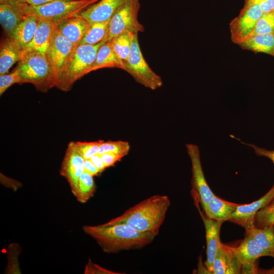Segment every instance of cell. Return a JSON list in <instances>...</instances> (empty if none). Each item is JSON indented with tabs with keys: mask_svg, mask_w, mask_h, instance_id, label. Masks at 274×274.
I'll return each mask as SVG.
<instances>
[{
	"mask_svg": "<svg viewBox=\"0 0 274 274\" xmlns=\"http://www.w3.org/2000/svg\"><path fill=\"white\" fill-rule=\"evenodd\" d=\"M83 229L107 253L142 249L151 244L156 236L150 232L138 231L125 224L110 221L98 225H85Z\"/></svg>",
	"mask_w": 274,
	"mask_h": 274,
	"instance_id": "cell-1",
	"label": "cell"
},
{
	"mask_svg": "<svg viewBox=\"0 0 274 274\" xmlns=\"http://www.w3.org/2000/svg\"><path fill=\"white\" fill-rule=\"evenodd\" d=\"M170 205L167 196L154 195L130 207L110 221L125 224L138 231L150 232L156 236Z\"/></svg>",
	"mask_w": 274,
	"mask_h": 274,
	"instance_id": "cell-2",
	"label": "cell"
},
{
	"mask_svg": "<svg viewBox=\"0 0 274 274\" xmlns=\"http://www.w3.org/2000/svg\"><path fill=\"white\" fill-rule=\"evenodd\" d=\"M17 67L20 84H32L42 92L55 87L56 76L46 54L35 50H23Z\"/></svg>",
	"mask_w": 274,
	"mask_h": 274,
	"instance_id": "cell-3",
	"label": "cell"
},
{
	"mask_svg": "<svg viewBox=\"0 0 274 274\" xmlns=\"http://www.w3.org/2000/svg\"><path fill=\"white\" fill-rule=\"evenodd\" d=\"M105 43L103 41L96 45L77 46L58 75L55 87L63 91H68L78 80L90 73L98 49Z\"/></svg>",
	"mask_w": 274,
	"mask_h": 274,
	"instance_id": "cell-4",
	"label": "cell"
},
{
	"mask_svg": "<svg viewBox=\"0 0 274 274\" xmlns=\"http://www.w3.org/2000/svg\"><path fill=\"white\" fill-rule=\"evenodd\" d=\"M99 0H73L59 1L38 6L25 3V15H34L40 18L49 20L56 25L60 22L78 15L87 8Z\"/></svg>",
	"mask_w": 274,
	"mask_h": 274,
	"instance_id": "cell-5",
	"label": "cell"
},
{
	"mask_svg": "<svg viewBox=\"0 0 274 274\" xmlns=\"http://www.w3.org/2000/svg\"><path fill=\"white\" fill-rule=\"evenodd\" d=\"M138 33L134 35L131 48L123 70L129 73L134 80L146 88L156 90L163 85L161 78L149 66L141 50Z\"/></svg>",
	"mask_w": 274,
	"mask_h": 274,
	"instance_id": "cell-6",
	"label": "cell"
},
{
	"mask_svg": "<svg viewBox=\"0 0 274 274\" xmlns=\"http://www.w3.org/2000/svg\"><path fill=\"white\" fill-rule=\"evenodd\" d=\"M140 7V0H126L110 19L109 30L104 41H110L125 31L134 33L143 32L145 28L138 20Z\"/></svg>",
	"mask_w": 274,
	"mask_h": 274,
	"instance_id": "cell-7",
	"label": "cell"
},
{
	"mask_svg": "<svg viewBox=\"0 0 274 274\" xmlns=\"http://www.w3.org/2000/svg\"><path fill=\"white\" fill-rule=\"evenodd\" d=\"M186 147L191 162L192 186L194 198L202 209L216 195L212 192L206 180L202 170L199 147L193 144H187Z\"/></svg>",
	"mask_w": 274,
	"mask_h": 274,
	"instance_id": "cell-8",
	"label": "cell"
},
{
	"mask_svg": "<svg viewBox=\"0 0 274 274\" xmlns=\"http://www.w3.org/2000/svg\"><path fill=\"white\" fill-rule=\"evenodd\" d=\"M262 12L256 4H245L238 15L230 23L232 41L237 44L251 33Z\"/></svg>",
	"mask_w": 274,
	"mask_h": 274,
	"instance_id": "cell-9",
	"label": "cell"
},
{
	"mask_svg": "<svg viewBox=\"0 0 274 274\" xmlns=\"http://www.w3.org/2000/svg\"><path fill=\"white\" fill-rule=\"evenodd\" d=\"M232 248L242 264V273H256V261L261 257L274 258L273 253L263 249L251 235L247 234L238 246Z\"/></svg>",
	"mask_w": 274,
	"mask_h": 274,
	"instance_id": "cell-10",
	"label": "cell"
},
{
	"mask_svg": "<svg viewBox=\"0 0 274 274\" xmlns=\"http://www.w3.org/2000/svg\"><path fill=\"white\" fill-rule=\"evenodd\" d=\"M85 159L76 149L74 142H70L63 159L60 175L68 183L72 193H76L79 178L84 172Z\"/></svg>",
	"mask_w": 274,
	"mask_h": 274,
	"instance_id": "cell-11",
	"label": "cell"
},
{
	"mask_svg": "<svg viewBox=\"0 0 274 274\" xmlns=\"http://www.w3.org/2000/svg\"><path fill=\"white\" fill-rule=\"evenodd\" d=\"M76 47L58 30L57 27L46 55L56 76L63 69L66 61Z\"/></svg>",
	"mask_w": 274,
	"mask_h": 274,
	"instance_id": "cell-12",
	"label": "cell"
},
{
	"mask_svg": "<svg viewBox=\"0 0 274 274\" xmlns=\"http://www.w3.org/2000/svg\"><path fill=\"white\" fill-rule=\"evenodd\" d=\"M274 197V186L262 197L249 204H238L228 221L234 222L245 229L254 227L257 213Z\"/></svg>",
	"mask_w": 274,
	"mask_h": 274,
	"instance_id": "cell-13",
	"label": "cell"
},
{
	"mask_svg": "<svg viewBox=\"0 0 274 274\" xmlns=\"http://www.w3.org/2000/svg\"><path fill=\"white\" fill-rule=\"evenodd\" d=\"M17 0H7L0 4V22L8 38L14 39L15 31L25 16L23 6Z\"/></svg>",
	"mask_w": 274,
	"mask_h": 274,
	"instance_id": "cell-14",
	"label": "cell"
},
{
	"mask_svg": "<svg viewBox=\"0 0 274 274\" xmlns=\"http://www.w3.org/2000/svg\"><path fill=\"white\" fill-rule=\"evenodd\" d=\"M197 207L206 230L207 259L204 264L206 268L210 273H212L213 261L222 244L220 239V230L223 223L208 218L197 206Z\"/></svg>",
	"mask_w": 274,
	"mask_h": 274,
	"instance_id": "cell-15",
	"label": "cell"
},
{
	"mask_svg": "<svg viewBox=\"0 0 274 274\" xmlns=\"http://www.w3.org/2000/svg\"><path fill=\"white\" fill-rule=\"evenodd\" d=\"M126 0H99L81 12L79 16L90 23L110 20Z\"/></svg>",
	"mask_w": 274,
	"mask_h": 274,
	"instance_id": "cell-16",
	"label": "cell"
},
{
	"mask_svg": "<svg viewBox=\"0 0 274 274\" xmlns=\"http://www.w3.org/2000/svg\"><path fill=\"white\" fill-rule=\"evenodd\" d=\"M242 264L232 247L221 244L213 263L212 273H241Z\"/></svg>",
	"mask_w": 274,
	"mask_h": 274,
	"instance_id": "cell-17",
	"label": "cell"
},
{
	"mask_svg": "<svg viewBox=\"0 0 274 274\" xmlns=\"http://www.w3.org/2000/svg\"><path fill=\"white\" fill-rule=\"evenodd\" d=\"M90 23L79 15L66 19L56 25V27L64 37L78 46Z\"/></svg>",
	"mask_w": 274,
	"mask_h": 274,
	"instance_id": "cell-18",
	"label": "cell"
},
{
	"mask_svg": "<svg viewBox=\"0 0 274 274\" xmlns=\"http://www.w3.org/2000/svg\"><path fill=\"white\" fill-rule=\"evenodd\" d=\"M56 28V24L53 21L40 18L32 41L23 50H35L46 54Z\"/></svg>",
	"mask_w": 274,
	"mask_h": 274,
	"instance_id": "cell-19",
	"label": "cell"
},
{
	"mask_svg": "<svg viewBox=\"0 0 274 274\" xmlns=\"http://www.w3.org/2000/svg\"><path fill=\"white\" fill-rule=\"evenodd\" d=\"M238 204L224 200L215 195L203 210L208 218L223 223L229 220Z\"/></svg>",
	"mask_w": 274,
	"mask_h": 274,
	"instance_id": "cell-20",
	"label": "cell"
},
{
	"mask_svg": "<svg viewBox=\"0 0 274 274\" xmlns=\"http://www.w3.org/2000/svg\"><path fill=\"white\" fill-rule=\"evenodd\" d=\"M23 49L14 40L7 38L1 44L0 75L7 74L22 55Z\"/></svg>",
	"mask_w": 274,
	"mask_h": 274,
	"instance_id": "cell-21",
	"label": "cell"
},
{
	"mask_svg": "<svg viewBox=\"0 0 274 274\" xmlns=\"http://www.w3.org/2000/svg\"><path fill=\"white\" fill-rule=\"evenodd\" d=\"M242 48L274 56V33L248 37L237 43Z\"/></svg>",
	"mask_w": 274,
	"mask_h": 274,
	"instance_id": "cell-22",
	"label": "cell"
},
{
	"mask_svg": "<svg viewBox=\"0 0 274 274\" xmlns=\"http://www.w3.org/2000/svg\"><path fill=\"white\" fill-rule=\"evenodd\" d=\"M108 67L124 69V63L116 55L110 41L101 45L98 49L95 60L90 72Z\"/></svg>",
	"mask_w": 274,
	"mask_h": 274,
	"instance_id": "cell-23",
	"label": "cell"
},
{
	"mask_svg": "<svg viewBox=\"0 0 274 274\" xmlns=\"http://www.w3.org/2000/svg\"><path fill=\"white\" fill-rule=\"evenodd\" d=\"M40 17L34 15H25L18 25L14 36L23 49L32 41L40 21Z\"/></svg>",
	"mask_w": 274,
	"mask_h": 274,
	"instance_id": "cell-24",
	"label": "cell"
},
{
	"mask_svg": "<svg viewBox=\"0 0 274 274\" xmlns=\"http://www.w3.org/2000/svg\"><path fill=\"white\" fill-rule=\"evenodd\" d=\"M246 230V234L251 235L263 249L274 254V226L262 228L256 227Z\"/></svg>",
	"mask_w": 274,
	"mask_h": 274,
	"instance_id": "cell-25",
	"label": "cell"
},
{
	"mask_svg": "<svg viewBox=\"0 0 274 274\" xmlns=\"http://www.w3.org/2000/svg\"><path fill=\"white\" fill-rule=\"evenodd\" d=\"M135 33L125 31L114 37L110 42L118 57L124 63L129 55Z\"/></svg>",
	"mask_w": 274,
	"mask_h": 274,
	"instance_id": "cell-26",
	"label": "cell"
},
{
	"mask_svg": "<svg viewBox=\"0 0 274 274\" xmlns=\"http://www.w3.org/2000/svg\"><path fill=\"white\" fill-rule=\"evenodd\" d=\"M110 20L90 23L81 41L80 45H96L106 38L109 27Z\"/></svg>",
	"mask_w": 274,
	"mask_h": 274,
	"instance_id": "cell-27",
	"label": "cell"
},
{
	"mask_svg": "<svg viewBox=\"0 0 274 274\" xmlns=\"http://www.w3.org/2000/svg\"><path fill=\"white\" fill-rule=\"evenodd\" d=\"M93 177L84 171L79 178L77 190L74 195L80 203H86L95 192L96 185Z\"/></svg>",
	"mask_w": 274,
	"mask_h": 274,
	"instance_id": "cell-28",
	"label": "cell"
},
{
	"mask_svg": "<svg viewBox=\"0 0 274 274\" xmlns=\"http://www.w3.org/2000/svg\"><path fill=\"white\" fill-rule=\"evenodd\" d=\"M254 226L258 228L274 226V197L257 213Z\"/></svg>",
	"mask_w": 274,
	"mask_h": 274,
	"instance_id": "cell-29",
	"label": "cell"
},
{
	"mask_svg": "<svg viewBox=\"0 0 274 274\" xmlns=\"http://www.w3.org/2000/svg\"><path fill=\"white\" fill-rule=\"evenodd\" d=\"M268 33H274V12L262 14L248 37Z\"/></svg>",
	"mask_w": 274,
	"mask_h": 274,
	"instance_id": "cell-30",
	"label": "cell"
},
{
	"mask_svg": "<svg viewBox=\"0 0 274 274\" xmlns=\"http://www.w3.org/2000/svg\"><path fill=\"white\" fill-rule=\"evenodd\" d=\"M130 145L126 141H104L100 146L98 154L111 152L124 157L128 153Z\"/></svg>",
	"mask_w": 274,
	"mask_h": 274,
	"instance_id": "cell-31",
	"label": "cell"
},
{
	"mask_svg": "<svg viewBox=\"0 0 274 274\" xmlns=\"http://www.w3.org/2000/svg\"><path fill=\"white\" fill-rule=\"evenodd\" d=\"M104 141L98 140L90 142H75V146L77 151L84 159H88L98 154L100 146Z\"/></svg>",
	"mask_w": 274,
	"mask_h": 274,
	"instance_id": "cell-32",
	"label": "cell"
},
{
	"mask_svg": "<svg viewBox=\"0 0 274 274\" xmlns=\"http://www.w3.org/2000/svg\"><path fill=\"white\" fill-rule=\"evenodd\" d=\"M20 78L18 67L9 74L0 75V95L3 93L12 85L20 84Z\"/></svg>",
	"mask_w": 274,
	"mask_h": 274,
	"instance_id": "cell-33",
	"label": "cell"
},
{
	"mask_svg": "<svg viewBox=\"0 0 274 274\" xmlns=\"http://www.w3.org/2000/svg\"><path fill=\"white\" fill-rule=\"evenodd\" d=\"M232 136V138H233L234 139H237L238 141H239V142L246 146H248L252 148L253 149L255 154L259 156H263L266 158H269L273 163L274 164V150H267L263 148H261L259 147H258L257 145L253 144H250V143H247L244 142H242L240 140V139H238L236 138V137L233 136L232 135H230ZM274 186V184L273 185Z\"/></svg>",
	"mask_w": 274,
	"mask_h": 274,
	"instance_id": "cell-34",
	"label": "cell"
},
{
	"mask_svg": "<svg viewBox=\"0 0 274 274\" xmlns=\"http://www.w3.org/2000/svg\"><path fill=\"white\" fill-rule=\"evenodd\" d=\"M245 4L258 5L263 14L274 12V0H247Z\"/></svg>",
	"mask_w": 274,
	"mask_h": 274,
	"instance_id": "cell-35",
	"label": "cell"
},
{
	"mask_svg": "<svg viewBox=\"0 0 274 274\" xmlns=\"http://www.w3.org/2000/svg\"><path fill=\"white\" fill-rule=\"evenodd\" d=\"M100 155L106 168L113 166L123 157L121 155L111 152L105 153Z\"/></svg>",
	"mask_w": 274,
	"mask_h": 274,
	"instance_id": "cell-36",
	"label": "cell"
},
{
	"mask_svg": "<svg viewBox=\"0 0 274 274\" xmlns=\"http://www.w3.org/2000/svg\"><path fill=\"white\" fill-rule=\"evenodd\" d=\"M84 166V171L92 176H96L100 173L98 169L89 159H85Z\"/></svg>",
	"mask_w": 274,
	"mask_h": 274,
	"instance_id": "cell-37",
	"label": "cell"
},
{
	"mask_svg": "<svg viewBox=\"0 0 274 274\" xmlns=\"http://www.w3.org/2000/svg\"><path fill=\"white\" fill-rule=\"evenodd\" d=\"M89 159L96 166L100 173L106 168L99 154H96Z\"/></svg>",
	"mask_w": 274,
	"mask_h": 274,
	"instance_id": "cell-38",
	"label": "cell"
},
{
	"mask_svg": "<svg viewBox=\"0 0 274 274\" xmlns=\"http://www.w3.org/2000/svg\"><path fill=\"white\" fill-rule=\"evenodd\" d=\"M66 1L73 0H28L27 2V4L32 6H38L53 2Z\"/></svg>",
	"mask_w": 274,
	"mask_h": 274,
	"instance_id": "cell-39",
	"label": "cell"
},
{
	"mask_svg": "<svg viewBox=\"0 0 274 274\" xmlns=\"http://www.w3.org/2000/svg\"><path fill=\"white\" fill-rule=\"evenodd\" d=\"M18 2L22 3H27L28 0H17Z\"/></svg>",
	"mask_w": 274,
	"mask_h": 274,
	"instance_id": "cell-40",
	"label": "cell"
},
{
	"mask_svg": "<svg viewBox=\"0 0 274 274\" xmlns=\"http://www.w3.org/2000/svg\"><path fill=\"white\" fill-rule=\"evenodd\" d=\"M247 1V0H245V1Z\"/></svg>",
	"mask_w": 274,
	"mask_h": 274,
	"instance_id": "cell-41",
	"label": "cell"
},
{
	"mask_svg": "<svg viewBox=\"0 0 274 274\" xmlns=\"http://www.w3.org/2000/svg\"></svg>",
	"mask_w": 274,
	"mask_h": 274,
	"instance_id": "cell-42",
	"label": "cell"
}]
</instances>
